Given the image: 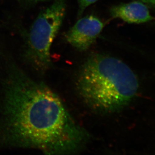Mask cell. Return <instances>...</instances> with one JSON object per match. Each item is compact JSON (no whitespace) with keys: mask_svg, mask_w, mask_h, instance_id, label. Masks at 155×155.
Returning <instances> with one entry per match:
<instances>
[{"mask_svg":"<svg viewBox=\"0 0 155 155\" xmlns=\"http://www.w3.org/2000/svg\"><path fill=\"white\" fill-rule=\"evenodd\" d=\"M111 16L129 23H142L154 19L148 8L140 2L135 1L113 6L110 11Z\"/></svg>","mask_w":155,"mask_h":155,"instance_id":"obj_5","label":"cell"},{"mask_svg":"<svg viewBox=\"0 0 155 155\" xmlns=\"http://www.w3.org/2000/svg\"><path fill=\"white\" fill-rule=\"evenodd\" d=\"M19 1L26 4H34V3H40L46 1L48 0H19Z\"/></svg>","mask_w":155,"mask_h":155,"instance_id":"obj_7","label":"cell"},{"mask_svg":"<svg viewBox=\"0 0 155 155\" xmlns=\"http://www.w3.org/2000/svg\"><path fill=\"white\" fill-rule=\"evenodd\" d=\"M98 0H78L79 3V16L81 15L84 11L88 6L95 3Z\"/></svg>","mask_w":155,"mask_h":155,"instance_id":"obj_6","label":"cell"},{"mask_svg":"<svg viewBox=\"0 0 155 155\" xmlns=\"http://www.w3.org/2000/svg\"><path fill=\"white\" fill-rule=\"evenodd\" d=\"M65 0H54L34 21L28 34L25 57L40 73H45L51 66L50 48L66 14Z\"/></svg>","mask_w":155,"mask_h":155,"instance_id":"obj_3","label":"cell"},{"mask_svg":"<svg viewBox=\"0 0 155 155\" xmlns=\"http://www.w3.org/2000/svg\"><path fill=\"white\" fill-rule=\"evenodd\" d=\"M4 87L0 131L5 145L69 155L81 152L89 143V133L46 84L12 65Z\"/></svg>","mask_w":155,"mask_h":155,"instance_id":"obj_1","label":"cell"},{"mask_svg":"<svg viewBox=\"0 0 155 155\" xmlns=\"http://www.w3.org/2000/svg\"><path fill=\"white\" fill-rule=\"evenodd\" d=\"M77 87L81 98L93 110L111 113L122 110L135 98L139 82L122 60L94 54L81 68Z\"/></svg>","mask_w":155,"mask_h":155,"instance_id":"obj_2","label":"cell"},{"mask_svg":"<svg viewBox=\"0 0 155 155\" xmlns=\"http://www.w3.org/2000/svg\"><path fill=\"white\" fill-rule=\"evenodd\" d=\"M104 24L94 15L82 18L66 33L65 38L72 46L81 51L89 48L99 35Z\"/></svg>","mask_w":155,"mask_h":155,"instance_id":"obj_4","label":"cell"},{"mask_svg":"<svg viewBox=\"0 0 155 155\" xmlns=\"http://www.w3.org/2000/svg\"><path fill=\"white\" fill-rule=\"evenodd\" d=\"M142 1L147 4L152 5V6H155V0H142Z\"/></svg>","mask_w":155,"mask_h":155,"instance_id":"obj_8","label":"cell"}]
</instances>
